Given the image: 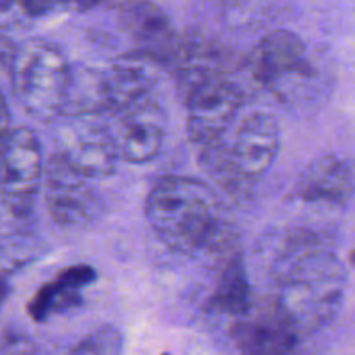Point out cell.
I'll return each mask as SVG.
<instances>
[{"label":"cell","instance_id":"cell-1","mask_svg":"<svg viewBox=\"0 0 355 355\" xmlns=\"http://www.w3.org/2000/svg\"><path fill=\"white\" fill-rule=\"evenodd\" d=\"M146 220L160 241L183 254L221 248L228 241L216 196L193 178L159 180L146 199Z\"/></svg>","mask_w":355,"mask_h":355},{"label":"cell","instance_id":"cell-2","mask_svg":"<svg viewBox=\"0 0 355 355\" xmlns=\"http://www.w3.org/2000/svg\"><path fill=\"white\" fill-rule=\"evenodd\" d=\"M275 303L300 336L329 322L340 309L345 272L336 256L306 245L288 252L277 268Z\"/></svg>","mask_w":355,"mask_h":355},{"label":"cell","instance_id":"cell-3","mask_svg":"<svg viewBox=\"0 0 355 355\" xmlns=\"http://www.w3.org/2000/svg\"><path fill=\"white\" fill-rule=\"evenodd\" d=\"M70 73L60 47L42 39L23 44L11 61L16 98L33 119L42 122L61 117Z\"/></svg>","mask_w":355,"mask_h":355},{"label":"cell","instance_id":"cell-4","mask_svg":"<svg viewBox=\"0 0 355 355\" xmlns=\"http://www.w3.org/2000/svg\"><path fill=\"white\" fill-rule=\"evenodd\" d=\"M281 143V132L275 117L268 112H252L239 124L234 141L228 148L221 145L204 150L213 162L214 173L223 178L228 187H245L265 176L274 164Z\"/></svg>","mask_w":355,"mask_h":355},{"label":"cell","instance_id":"cell-5","mask_svg":"<svg viewBox=\"0 0 355 355\" xmlns=\"http://www.w3.org/2000/svg\"><path fill=\"white\" fill-rule=\"evenodd\" d=\"M44 178L42 152L28 128L12 129L0 152V207L15 220L32 214Z\"/></svg>","mask_w":355,"mask_h":355},{"label":"cell","instance_id":"cell-6","mask_svg":"<svg viewBox=\"0 0 355 355\" xmlns=\"http://www.w3.org/2000/svg\"><path fill=\"white\" fill-rule=\"evenodd\" d=\"M242 103V91L232 82L211 77L200 80L189 96L190 139L202 152L221 145Z\"/></svg>","mask_w":355,"mask_h":355},{"label":"cell","instance_id":"cell-7","mask_svg":"<svg viewBox=\"0 0 355 355\" xmlns=\"http://www.w3.org/2000/svg\"><path fill=\"white\" fill-rule=\"evenodd\" d=\"M44 190L51 216L63 228H85L101 211V202L89 178L73 169L60 153L44 167Z\"/></svg>","mask_w":355,"mask_h":355},{"label":"cell","instance_id":"cell-8","mask_svg":"<svg viewBox=\"0 0 355 355\" xmlns=\"http://www.w3.org/2000/svg\"><path fill=\"white\" fill-rule=\"evenodd\" d=\"M107 124L119 159L145 164L160 153L166 139V117L155 98H146L110 114Z\"/></svg>","mask_w":355,"mask_h":355},{"label":"cell","instance_id":"cell-9","mask_svg":"<svg viewBox=\"0 0 355 355\" xmlns=\"http://www.w3.org/2000/svg\"><path fill=\"white\" fill-rule=\"evenodd\" d=\"M85 119L87 117L71 119L75 122L61 131L58 153L89 180L107 178L115 173L119 153L107 125Z\"/></svg>","mask_w":355,"mask_h":355},{"label":"cell","instance_id":"cell-10","mask_svg":"<svg viewBox=\"0 0 355 355\" xmlns=\"http://www.w3.org/2000/svg\"><path fill=\"white\" fill-rule=\"evenodd\" d=\"M234 345L241 355H289L300 336L275 300L254 306L235 322Z\"/></svg>","mask_w":355,"mask_h":355},{"label":"cell","instance_id":"cell-11","mask_svg":"<svg viewBox=\"0 0 355 355\" xmlns=\"http://www.w3.org/2000/svg\"><path fill=\"white\" fill-rule=\"evenodd\" d=\"M306 202L343 206L355 196V164L340 155H322L309 164L296 185Z\"/></svg>","mask_w":355,"mask_h":355},{"label":"cell","instance_id":"cell-12","mask_svg":"<svg viewBox=\"0 0 355 355\" xmlns=\"http://www.w3.org/2000/svg\"><path fill=\"white\" fill-rule=\"evenodd\" d=\"M309 70L305 44L289 30L268 33L259 42L252 61V73L265 85H275L291 75H306Z\"/></svg>","mask_w":355,"mask_h":355},{"label":"cell","instance_id":"cell-13","mask_svg":"<svg viewBox=\"0 0 355 355\" xmlns=\"http://www.w3.org/2000/svg\"><path fill=\"white\" fill-rule=\"evenodd\" d=\"M96 279V272L89 265H73L61 272L53 282L44 284L28 303V313L37 322H44L53 313L64 312L80 305V291Z\"/></svg>","mask_w":355,"mask_h":355},{"label":"cell","instance_id":"cell-14","mask_svg":"<svg viewBox=\"0 0 355 355\" xmlns=\"http://www.w3.org/2000/svg\"><path fill=\"white\" fill-rule=\"evenodd\" d=\"M138 58H122L119 63L105 70L108 93V114L135 105L153 96L155 77L150 67H145Z\"/></svg>","mask_w":355,"mask_h":355},{"label":"cell","instance_id":"cell-15","mask_svg":"<svg viewBox=\"0 0 355 355\" xmlns=\"http://www.w3.org/2000/svg\"><path fill=\"white\" fill-rule=\"evenodd\" d=\"M108 112V93L105 70L84 68L71 70L64 94L61 117H96Z\"/></svg>","mask_w":355,"mask_h":355},{"label":"cell","instance_id":"cell-16","mask_svg":"<svg viewBox=\"0 0 355 355\" xmlns=\"http://www.w3.org/2000/svg\"><path fill=\"white\" fill-rule=\"evenodd\" d=\"M211 303L221 313H227L235 319L245 315L252 309L251 288H249L248 274H245L241 256H232L225 263Z\"/></svg>","mask_w":355,"mask_h":355},{"label":"cell","instance_id":"cell-17","mask_svg":"<svg viewBox=\"0 0 355 355\" xmlns=\"http://www.w3.org/2000/svg\"><path fill=\"white\" fill-rule=\"evenodd\" d=\"M122 336L115 327H100L84 338L70 355H121Z\"/></svg>","mask_w":355,"mask_h":355},{"label":"cell","instance_id":"cell-18","mask_svg":"<svg viewBox=\"0 0 355 355\" xmlns=\"http://www.w3.org/2000/svg\"><path fill=\"white\" fill-rule=\"evenodd\" d=\"M28 251L30 248L19 241L0 244V279H4L2 274L16 270L23 263H26V259L30 258Z\"/></svg>","mask_w":355,"mask_h":355},{"label":"cell","instance_id":"cell-19","mask_svg":"<svg viewBox=\"0 0 355 355\" xmlns=\"http://www.w3.org/2000/svg\"><path fill=\"white\" fill-rule=\"evenodd\" d=\"M18 4L23 15L30 18H40L53 12L58 6L63 4V0H18Z\"/></svg>","mask_w":355,"mask_h":355},{"label":"cell","instance_id":"cell-20","mask_svg":"<svg viewBox=\"0 0 355 355\" xmlns=\"http://www.w3.org/2000/svg\"><path fill=\"white\" fill-rule=\"evenodd\" d=\"M19 11L21 8H19L18 0H0V26L11 25Z\"/></svg>","mask_w":355,"mask_h":355},{"label":"cell","instance_id":"cell-21","mask_svg":"<svg viewBox=\"0 0 355 355\" xmlns=\"http://www.w3.org/2000/svg\"><path fill=\"white\" fill-rule=\"evenodd\" d=\"M9 124H11V114H9L8 101H6L4 94L0 93V145H4L6 138L11 132Z\"/></svg>","mask_w":355,"mask_h":355},{"label":"cell","instance_id":"cell-22","mask_svg":"<svg viewBox=\"0 0 355 355\" xmlns=\"http://www.w3.org/2000/svg\"><path fill=\"white\" fill-rule=\"evenodd\" d=\"M103 0H63L64 6H70L75 11H91V9L98 8Z\"/></svg>","mask_w":355,"mask_h":355},{"label":"cell","instance_id":"cell-23","mask_svg":"<svg viewBox=\"0 0 355 355\" xmlns=\"http://www.w3.org/2000/svg\"><path fill=\"white\" fill-rule=\"evenodd\" d=\"M8 293H9V286L4 279H0V309L4 305L6 298H8Z\"/></svg>","mask_w":355,"mask_h":355},{"label":"cell","instance_id":"cell-24","mask_svg":"<svg viewBox=\"0 0 355 355\" xmlns=\"http://www.w3.org/2000/svg\"><path fill=\"white\" fill-rule=\"evenodd\" d=\"M350 259H352V263H354V265H355V251L350 254Z\"/></svg>","mask_w":355,"mask_h":355},{"label":"cell","instance_id":"cell-25","mask_svg":"<svg viewBox=\"0 0 355 355\" xmlns=\"http://www.w3.org/2000/svg\"><path fill=\"white\" fill-rule=\"evenodd\" d=\"M164 355H169V354H164Z\"/></svg>","mask_w":355,"mask_h":355}]
</instances>
